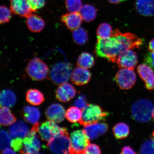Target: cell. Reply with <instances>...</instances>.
Wrapping results in <instances>:
<instances>
[{
    "label": "cell",
    "instance_id": "7a4b0ae2",
    "mask_svg": "<svg viewBox=\"0 0 154 154\" xmlns=\"http://www.w3.org/2000/svg\"><path fill=\"white\" fill-rule=\"evenodd\" d=\"M82 111V119L79 122L84 126L104 121L109 115L99 106L92 104H88Z\"/></svg>",
    "mask_w": 154,
    "mask_h": 154
},
{
    "label": "cell",
    "instance_id": "9c48e42d",
    "mask_svg": "<svg viewBox=\"0 0 154 154\" xmlns=\"http://www.w3.org/2000/svg\"><path fill=\"white\" fill-rule=\"evenodd\" d=\"M136 78V74L134 69L122 68L117 73L115 80L120 89L127 90L134 86Z\"/></svg>",
    "mask_w": 154,
    "mask_h": 154
},
{
    "label": "cell",
    "instance_id": "1f68e13d",
    "mask_svg": "<svg viewBox=\"0 0 154 154\" xmlns=\"http://www.w3.org/2000/svg\"><path fill=\"white\" fill-rule=\"evenodd\" d=\"M65 6L69 12H76L80 11L82 7L81 0H65Z\"/></svg>",
    "mask_w": 154,
    "mask_h": 154
},
{
    "label": "cell",
    "instance_id": "277c9868",
    "mask_svg": "<svg viewBox=\"0 0 154 154\" xmlns=\"http://www.w3.org/2000/svg\"><path fill=\"white\" fill-rule=\"evenodd\" d=\"M47 146L54 153L65 154L69 153L70 139L66 129L48 142Z\"/></svg>",
    "mask_w": 154,
    "mask_h": 154
},
{
    "label": "cell",
    "instance_id": "e575fe53",
    "mask_svg": "<svg viewBox=\"0 0 154 154\" xmlns=\"http://www.w3.org/2000/svg\"><path fill=\"white\" fill-rule=\"evenodd\" d=\"M141 154H154V139L146 140L140 148Z\"/></svg>",
    "mask_w": 154,
    "mask_h": 154
},
{
    "label": "cell",
    "instance_id": "cb8c5ba5",
    "mask_svg": "<svg viewBox=\"0 0 154 154\" xmlns=\"http://www.w3.org/2000/svg\"><path fill=\"white\" fill-rule=\"evenodd\" d=\"M17 121L16 117L8 107H1L0 109V123L1 125L7 126L14 124Z\"/></svg>",
    "mask_w": 154,
    "mask_h": 154
},
{
    "label": "cell",
    "instance_id": "f1b7e54d",
    "mask_svg": "<svg viewBox=\"0 0 154 154\" xmlns=\"http://www.w3.org/2000/svg\"><path fill=\"white\" fill-rule=\"evenodd\" d=\"M73 31L72 36L75 43L79 45H83L87 42L88 34L84 28L79 27Z\"/></svg>",
    "mask_w": 154,
    "mask_h": 154
},
{
    "label": "cell",
    "instance_id": "ee69618b",
    "mask_svg": "<svg viewBox=\"0 0 154 154\" xmlns=\"http://www.w3.org/2000/svg\"><path fill=\"white\" fill-rule=\"evenodd\" d=\"M126 0H108V1L111 3L117 4L122 2L126 1Z\"/></svg>",
    "mask_w": 154,
    "mask_h": 154
},
{
    "label": "cell",
    "instance_id": "83f0119b",
    "mask_svg": "<svg viewBox=\"0 0 154 154\" xmlns=\"http://www.w3.org/2000/svg\"><path fill=\"white\" fill-rule=\"evenodd\" d=\"M94 63L93 57L89 53L83 52L79 56L76 64L78 66L87 69L91 68Z\"/></svg>",
    "mask_w": 154,
    "mask_h": 154
},
{
    "label": "cell",
    "instance_id": "bcb514c9",
    "mask_svg": "<svg viewBox=\"0 0 154 154\" xmlns=\"http://www.w3.org/2000/svg\"><path fill=\"white\" fill-rule=\"evenodd\" d=\"M152 136H153V138L154 139V131L153 132Z\"/></svg>",
    "mask_w": 154,
    "mask_h": 154
},
{
    "label": "cell",
    "instance_id": "8992f818",
    "mask_svg": "<svg viewBox=\"0 0 154 154\" xmlns=\"http://www.w3.org/2000/svg\"><path fill=\"white\" fill-rule=\"evenodd\" d=\"M72 73L71 65L64 62L58 63L52 67L50 78L54 84L60 85L68 81Z\"/></svg>",
    "mask_w": 154,
    "mask_h": 154
},
{
    "label": "cell",
    "instance_id": "d4e9b609",
    "mask_svg": "<svg viewBox=\"0 0 154 154\" xmlns=\"http://www.w3.org/2000/svg\"><path fill=\"white\" fill-rule=\"evenodd\" d=\"M26 99L27 102L33 106L39 105L44 101L43 94L39 90L36 89L28 90L26 92Z\"/></svg>",
    "mask_w": 154,
    "mask_h": 154
},
{
    "label": "cell",
    "instance_id": "f35d334b",
    "mask_svg": "<svg viewBox=\"0 0 154 154\" xmlns=\"http://www.w3.org/2000/svg\"><path fill=\"white\" fill-rule=\"evenodd\" d=\"M87 104L86 98L84 95L79 96L74 103L75 106L81 110H82Z\"/></svg>",
    "mask_w": 154,
    "mask_h": 154
},
{
    "label": "cell",
    "instance_id": "3957f363",
    "mask_svg": "<svg viewBox=\"0 0 154 154\" xmlns=\"http://www.w3.org/2000/svg\"><path fill=\"white\" fill-rule=\"evenodd\" d=\"M153 108L152 103L149 100H138L132 105V116L138 122H147L151 120Z\"/></svg>",
    "mask_w": 154,
    "mask_h": 154
},
{
    "label": "cell",
    "instance_id": "d6986e66",
    "mask_svg": "<svg viewBox=\"0 0 154 154\" xmlns=\"http://www.w3.org/2000/svg\"><path fill=\"white\" fill-rule=\"evenodd\" d=\"M29 128L26 123L22 121H16L11 125L9 129V134L13 138H24L27 135Z\"/></svg>",
    "mask_w": 154,
    "mask_h": 154
},
{
    "label": "cell",
    "instance_id": "7c38bea8",
    "mask_svg": "<svg viewBox=\"0 0 154 154\" xmlns=\"http://www.w3.org/2000/svg\"><path fill=\"white\" fill-rule=\"evenodd\" d=\"M65 109L58 103H54L48 108L45 116L48 120L56 123L62 122L65 117Z\"/></svg>",
    "mask_w": 154,
    "mask_h": 154
},
{
    "label": "cell",
    "instance_id": "2e32d148",
    "mask_svg": "<svg viewBox=\"0 0 154 154\" xmlns=\"http://www.w3.org/2000/svg\"><path fill=\"white\" fill-rule=\"evenodd\" d=\"M76 90L72 85L65 83L60 85L57 90L56 95L59 101L66 103L74 97Z\"/></svg>",
    "mask_w": 154,
    "mask_h": 154
},
{
    "label": "cell",
    "instance_id": "603a6c76",
    "mask_svg": "<svg viewBox=\"0 0 154 154\" xmlns=\"http://www.w3.org/2000/svg\"><path fill=\"white\" fill-rule=\"evenodd\" d=\"M16 96L11 90L6 89L1 92L0 95L1 107H12L16 103Z\"/></svg>",
    "mask_w": 154,
    "mask_h": 154
},
{
    "label": "cell",
    "instance_id": "7402d4cb",
    "mask_svg": "<svg viewBox=\"0 0 154 154\" xmlns=\"http://www.w3.org/2000/svg\"><path fill=\"white\" fill-rule=\"evenodd\" d=\"M26 18L27 26L30 31L38 32L43 29L45 22L41 17L37 15L32 14Z\"/></svg>",
    "mask_w": 154,
    "mask_h": 154
},
{
    "label": "cell",
    "instance_id": "ffe728a7",
    "mask_svg": "<svg viewBox=\"0 0 154 154\" xmlns=\"http://www.w3.org/2000/svg\"><path fill=\"white\" fill-rule=\"evenodd\" d=\"M137 11L144 16H152L154 14V0H137Z\"/></svg>",
    "mask_w": 154,
    "mask_h": 154
},
{
    "label": "cell",
    "instance_id": "f6af8a7d",
    "mask_svg": "<svg viewBox=\"0 0 154 154\" xmlns=\"http://www.w3.org/2000/svg\"><path fill=\"white\" fill-rule=\"evenodd\" d=\"M152 118L153 119V120L154 121V107L153 108V109L152 112Z\"/></svg>",
    "mask_w": 154,
    "mask_h": 154
},
{
    "label": "cell",
    "instance_id": "e0dca14e",
    "mask_svg": "<svg viewBox=\"0 0 154 154\" xmlns=\"http://www.w3.org/2000/svg\"><path fill=\"white\" fill-rule=\"evenodd\" d=\"M137 72L142 80L145 82L146 88L149 90L154 89V73L151 67L147 65H138Z\"/></svg>",
    "mask_w": 154,
    "mask_h": 154
},
{
    "label": "cell",
    "instance_id": "484cf974",
    "mask_svg": "<svg viewBox=\"0 0 154 154\" xmlns=\"http://www.w3.org/2000/svg\"><path fill=\"white\" fill-rule=\"evenodd\" d=\"M97 10L93 6L85 5L82 6L80 11L83 20L86 22L93 21L97 16Z\"/></svg>",
    "mask_w": 154,
    "mask_h": 154
},
{
    "label": "cell",
    "instance_id": "ac0fdd59",
    "mask_svg": "<svg viewBox=\"0 0 154 154\" xmlns=\"http://www.w3.org/2000/svg\"><path fill=\"white\" fill-rule=\"evenodd\" d=\"M83 19L80 13L72 12L63 14L61 20L64 23L67 28L71 31H74L80 27Z\"/></svg>",
    "mask_w": 154,
    "mask_h": 154
},
{
    "label": "cell",
    "instance_id": "7bdbcfd3",
    "mask_svg": "<svg viewBox=\"0 0 154 154\" xmlns=\"http://www.w3.org/2000/svg\"><path fill=\"white\" fill-rule=\"evenodd\" d=\"M149 49L151 52L154 53V38L151 40L149 42Z\"/></svg>",
    "mask_w": 154,
    "mask_h": 154
},
{
    "label": "cell",
    "instance_id": "ba28073f",
    "mask_svg": "<svg viewBox=\"0 0 154 154\" xmlns=\"http://www.w3.org/2000/svg\"><path fill=\"white\" fill-rule=\"evenodd\" d=\"M38 123L34 125L31 130L23 139V147L20 152L21 153L38 154L41 147V144L37 136Z\"/></svg>",
    "mask_w": 154,
    "mask_h": 154
},
{
    "label": "cell",
    "instance_id": "74e56055",
    "mask_svg": "<svg viewBox=\"0 0 154 154\" xmlns=\"http://www.w3.org/2000/svg\"><path fill=\"white\" fill-rule=\"evenodd\" d=\"M101 153L100 149L95 144H90L85 151L84 154H100Z\"/></svg>",
    "mask_w": 154,
    "mask_h": 154
},
{
    "label": "cell",
    "instance_id": "60d3db41",
    "mask_svg": "<svg viewBox=\"0 0 154 154\" xmlns=\"http://www.w3.org/2000/svg\"><path fill=\"white\" fill-rule=\"evenodd\" d=\"M121 154H136V153L134 152L131 148L130 146H125L123 148L122 150V152Z\"/></svg>",
    "mask_w": 154,
    "mask_h": 154
},
{
    "label": "cell",
    "instance_id": "5b68a950",
    "mask_svg": "<svg viewBox=\"0 0 154 154\" xmlns=\"http://www.w3.org/2000/svg\"><path fill=\"white\" fill-rule=\"evenodd\" d=\"M26 71L32 79L39 81L47 78L49 68L43 60L35 57L29 61L26 67Z\"/></svg>",
    "mask_w": 154,
    "mask_h": 154
},
{
    "label": "cell",
    "instance_id": "d6a6232c",
    "mask_svg": "<svg viewBox=\"0 0 154 154\" xmlns=\"http://www.w3.org/2000/svg\"><path fill=\"white\" fill-rule=\"evenodd\" d=\"M0 147L1 150L6 148H9L11 146V141L10 134H9L6 131L1 130L0 131Z\"/></svg>",
    "mask_w": 154,
    "mask_h": 154
},
{
    "label": "cell",
    "instance_id": "b9f144b4",
    "mask_svg": "<svg viewBox=\"0 0 154 154\" xmlns=\"http://www.w3.org/2000/svg\"><path fill=\"white\" fill-rule=\"evenodd\" d=\"M2 154H15V151H13L12 149H9V148H6V149L3 150L2 152Z\"/></svg>",
    "mask_w": 154,
    "mask_h": 154
},
{
    "label": "cell",
    "instance_id": "f546056e",
    "mask_svg": "<svg viewBox=\"0 0 154 154\" xmlns=\"http://www.w3.org/2000/svg\"><path fill=\"white\" fill-rule=\"evenodd\" d=\"M82 111L78 107H71L67 109L65 114V117L69 122L74 123L79 122L81 120Z\"/></svg>",
    "mask_w": 154,
    "mask_h": 154
},
{
    "label": "cell",
    "instance_id": "6da1fadb",
    "mask_svg": "<svg viewBox=\"0 0 154 154\" xmlns=\"http://www.w3.org/2000/svg\"><path fill=\"white\" fill-rule=\"evenodd\" d=\"M95 53L96 56L104 58L113 63H116L117 57L124 51L139 48L143 40L130 32L123 33L116 29L113 31L110 37L97 38Z\"/></svg>",
    "mask_w": 154,
    "mask_h": 154
},
{
    "label": "cell",
    "instance_id": "5bb4252c",
    "mask_svg": "<svg viewBox=\"0 0 154 154\" xmlns=\"http://www.w3.org/2000/svg\"><path fill=\"white\" fill-rule=\"evenodd\" d=\"M10 2L11 10L14 14L26 18L32 14V12L28 0H11Z\"/></svg>",
    "mask_w": 154,
    "mask_h": 154
},
{
    "label": "cell",
    "instance_id": "d590c367",
    "mask_svg": "<svg viewBox=\"0 0 154 154\" xmlns=\"http://www.w3.org/2000/svg\"><path fill=\"white\" fill-rule=\"evenodd\" d=\"M29 6L32 12L43 8L45 5V0H28Z\"/></svg>",
    "mask_w": 154,
    "mask_h": 154
},
{
    "label": "cell",
    "instance_id": "30bf717a",
    "mask_svg": "<svg viewBox=\"0 0 154 154\" xmlns=\"http://www.w3.org/2000/svg\"><path fill=\"white\" fill-rule=\"evenodd\" d=\"M64 128L60 127L56 123L49 120L38 124V132L42 140L48 142Z\"/></svg>",
    "mask_w": 154,
    "mask_h": 154
},
{
    "label": "cell",
    "instance_id": "52a82bcc",
    "mask_svg": "<svg viewBox=\"0 0 154 154\" xmlns=\"http://www.w3.org/2000/svg\"><path fill=\"white\" fill-rule=\"evenodd\" d=\"M70 148L69 153L84 154L88 146L90 144V139L83 130L74 131L71 134Z\"/></svg>",
    "mask_w": 154,
    "mask_h": 154
},
{
    "label": "cell",
    "instance_id": "ab89813d",
    "mask_svg": "<svg viewBox=\"0 0 154 154\" xmlns=\"http://www.w3.org/2000/svg\"><path fill=\"white\" fill-rule=\"evenodd\" d=\"M144 62L151 68L154 69V53L147 54L144 57Z\"/></svg>",
    "mask_w": 154,
    "mask_h": 154
},
{
    "label": "cell",
    "instance_id": "8d00e7d4",
    "mask_svg": "<svg viewBox=\"0 0 154 154\" xmlns=\"http://www.w3.org/2000/svg\"><path fill=\"white\" fill-rule=\"evenodd\" d=\"M11 146L15 152H20L23 147V140L20 138H14L11 140Z\"/></svg>",
    "mask_w": 154,
    "mask_h": 154
},
{
    "label": "cell",
    "instance_id": "4dcf8cb0",
    "mask_svg": "<svg viewBox=\"0 0 154 154\" xmlns=\"http://www.w3.org/2000/svg\"><path fill=\"white\" fill-rule=\"evenodd\" d=\"M112 32L110 25L107 23H103L100 24L97 29V37L102 38H109L111 36Z\"/></svg>",
    "mask_w": 154,
    "mask_h": 154
},
{
    "label": "cell",
    "instance_id": "4fadbf2b",
    "mask_svg": "<svg viewBox=\"0 0 154 154\" xmlns=\"http://www.w3.org/2000/svg\"><path fill=\"white\" fill-rule=\"evenodd\" d=\"M83 130L90 140L96 139L106 133L108 130V125L105 123L97 122L85 126Z\"/></svg>",
    "mask_w": 154,
    "mask_h": 154
},
{
    "label": "cell",
    "instance_id": "44dd1931",
    "mask_svg": "<svg viewBox=\"0 0 154 154\" xmlns=\"http://www.w3.org/2000/svg\"><path fill=\"white\" fill-rule=\"evenodd\" d=\"M22 114L26 122L34 125L38 123L40 116V111L38 109L29 106H26L23 108Z\"/></svg>",
    "mask_w": 154,
    "mask_h": 154
},
{
    "label": "cell",
    "instance_id": "9a60e30c",
    "mask_svg": "<svg viewBox=\"0 0 154 154\" xmlns=\"http://www.w3.org/2000/svg\"><path fill=\"white\" fill-rule=\"evenodd\" d=\"M91 78V73L87 69L78 66L72 72L71 79L75 85L82 86L88 83Z\"/></svg>",
    "mask_w": 154,
    "mask_h": 154
},
{
    "label": "cell",
    "instance_id": "4316f807",
    "mask_svg": "<svg viewBox=\"0 0 154 154\" xmlns=\"http://www.w3.org/2000/svg\"><path fill=\"white\" fill-rule=\"evenodd\" d=\"M113 134L118 139H122L128 137L130 134V128L128 125L120 122L115 125L113 128Z\"/></svg>",
    "mask_w": 154,
    "mask_h": 154
},
{
    "label": "cell",
    "instance_id": "8fae6325",
    "mask_svg": "<svg viewBox=\"0 0 154 154\" xmlns=\"http://www.w3.org/2000/svg\"><path fill=\"white\" fill-rule=\"evenodd\" d=\"M138 63L137 55L132 50H128L118 56L116 63L119 68L134 69Z\"/></svg>",
    "mask_w": 154,
    "mask_h": 154
},
{
    "label": "cell",
    "instance_id": "836d02e7",
    "mask_svg": "<svg viewBox=\"0 0 154 154\" xmlns=\"http://www.w3.org/2000/svg\"><path fill=\"white\" fill-rule=\"evenodd\" d=\"M0 11V23L3 24L9 22L12 15L11 9L5 6H1Z\"/></svg>",
    "mask_w": 154,
    "mask_h": 154
}]
</instances>
